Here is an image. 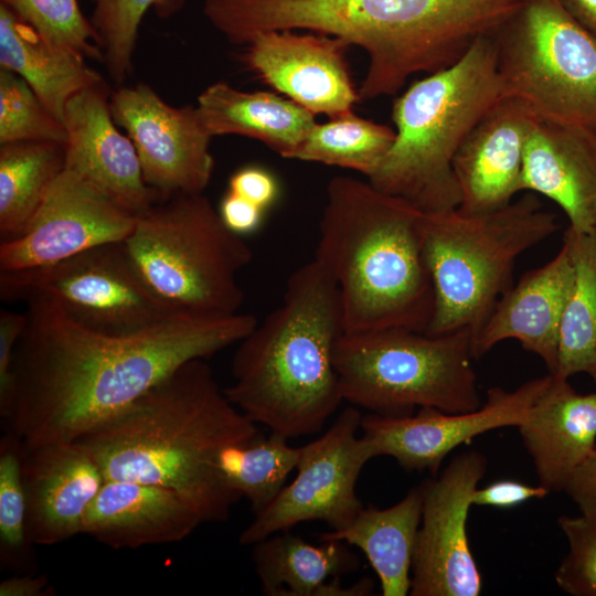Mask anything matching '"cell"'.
I'll list each match as a JSON object with an SVG mask.
<instances>
[{"label":"cell","instance_id":"cell-42","mask_svg":"<svg viewBox=\"0 0 596 596\" xmlns=\"http://www.w3.org/2000/svg\"><path fill=\"white\" fill-rule=\"evenodd\" d=\"M563 491L581 514L596 518V448L575 469Z\"/></svg>","mask_w":596,"mask_h":596},{"label":"cell","instance_id":"cell-33","mask_svg":"<svg viewBox=\"0 0 596 596\" xmlns=\"http://www.w3.org/2000/svg\"><path fill=\"white\" fill-rule=\"evenodd\" d=\"M24 450L21 439L6 432L0 440V565L15 574L38 571L35 544L28 531L22 478Z\"/></svg>","mask_w":596,"mask_h":596},{"label":"cell","instance_id":"cell-38","mask_svg":"<svg viewBox=\"0 0 596 596\" xmlns=\"http://www.w3.org/2000/svg\"><path fill=\"white\" fill-rule=\"evenodd\" d=\"M25 321V312L6 309L0 312V416L3 419L10 408L15 348Z\"/></svg>","mask_w":596,"mask_h":596},{"label":"cell","instance_id":"cell-3","mask_svg":"<svg viewBox=\"0 0 596 596\" xmlns=\"http://www.w3.org/2000/svg\"><path fill=\"white\" fill-rule=\"evenodd\" d=\"M524 0H233L240 36L308 30L359 45L369 56L360 100L398 93L409 76L460 61Z\"/></svg>","mask_w":596,"mask_h":596},{"label":"cell","instance_id":"cell-44","mask_svg":"<svg viewBox=\"0 0 596 596\" xmlns=\"http://www.w3.org/2000/svg\"><path fill=\"white\" fill-rule=\"evenodd\" d=\"M568 13L596 36V0H560Z\"/></svg>","mask_w":596,"mask_h":596},{"label":"cell","instance_id":"cell-13","mask_svg":"<svg viewBox=\"0 0 596 596\" xmlns=\"http://www.w3.org/2000/svg\"><path fill=\"white\" fill-rule=\"evenodd\" d=\"M486 470L487 459L481 453L465 451L421 485L423 508L409 595L478 596L482 590L467 520L473 492Z\"/></svg>","mask_w":596,"mask_h":596},{"label":"cell","instance_id":"cell-26","mask_svg":"<svg viewBox=\"0 0 596 596\" xmlns=\"http://www.w3.org/2000/svg\"><path fill=\"white\" fill-rule=\"evenodd\" d=\"M198 111L209 132L256 139L292 159L317 124L312 113L270 92H243L227 83L207 86L198 97Z\"/></svg>","mask_w":596,"mask_h":596},{"label":"cell","instance_id":"cell-22","mask_svg":"<svg viewBox=\"0 0 596 596\" xmlns=\"http://www.w3.org/2000/svg\"><path fill=\"white\" fill-rule=\"evenodd\" d=\"M521 192L556 203L572 230H596V134L535 118L524 148Z\"/></svg>","mask_w":596,"mask_h":596},{"label":"cell","instance_id":"cell-34","mask_svg":"<svg viewBox=\"0 0 596 596\" xmlns=\"http://www.w3.org/2000/svg\"><path fill=\"white\" fill-rule=\"evenodd\" d=\"M91 22L97 33L104 64L121 84L132 71V55L145 13L153 8L161 18L178 12L187 0H93Z\"/></svg>","mask_w":596,"mask_h":596},{"label":"cell","instance_id":"cell-2","mask_svg":"<svg viewBox=\"0 0 596 596\" xmlns=\"http://www.w3.org/2000/svg\"><path fill=\"white\" fill-rule=\"evenodd\" d=\"M258 429L225 395L205 359L180 365L77 441L106 480L159 486L179 493L202 522H224L241 499L216 458Z\"/></svg>","mask_w":596,"mask_h":596},{"label":"cell","instance_id":"cell-35","mask_svg":"<svg viewBox=\"0 0 596 596\" xmlns=\"http://www.w3.org/2000/svg\"><path fill=\"white\" fill-rule=\"evenodd\" d=\"M1 3L53 45L104 62L97 33L77 0H1Z\"/></svg>","mask_w":596,"mask_h":596},{"label":"cell","instance_id":"cell-41","mask_svg":"<svg viewBox=\"0 0 596 596\" xmlns=\"http://www.w3.org/2000/svg\"><path fill=\"white\" fill-rule=\"evenodd\" d=\"M217 211L225 226L243 237L260 226L265 210L227 191Z\"/></svg>","mask_w":596,"mask_h":596},{"label":"cell","instance_id":"cell-16","mask_svg":"<svg viewBox=\"0 0 596 596\" xmlns=\"http://www.w3.org/2000/svg\"><path fill=\"white\" fill-rule=\"evenodd\" d=\"M136 214L64 167L18 236L0 243V272L51 265L89 248L124 242Z\"/></svg>","mask_w":596,"mask_h":596},{"label":"cell","instance_id":"cell-7","mask_svg":"<svg viewBox=\"0 0 596 596\" xmlns=\"http://www.w3.org/2000/svg\"><path fill=\"white\" fill-rule=\"evenodd\" d=\"M560 228L534 193L489 212L423 214L421 238L434 288L429 334L478 333L511 286L518 258Z\"/></svg>","mask_w":596,"mask_h":596},{"label":"cell","instance_id":"cell-10","mask_svg":"<svg viewBox=\"0 0 596 596\" xmlns=\"http://www.w3.org/2000/svg\"><path fill=\"white\" fill-rule=\"evenodd\" d=\"M492 38L503 97L596 134V36L560 0H524Z\"/></svg>","mask_w":596,"mask_h":596},{"label":"cell","instance_id":"cell-21","mask_svg":"<svg viewBox=\"0 0 596 596\" xmlns=\"http://www.w3.org/2000/svg\"><path fill=\"white\" fill-rule=\"evenodd\" d=\"M534 120L521 102L502 97L473 127L453 163L460 209L498 210L521 192L524 148Z\"/></svg>","mask_w":596,"mask_h":596},{"label":"cell","instance_id":"cell-14","mask_svg":"<svg viewBox=\"0 0 596 596\" xmlns=\"http://www.w3.org/2000/svg\"><path fill=\"white\" fill-rule=\"evenodd\" d=\"M109 105L136 148L147 185L160 200L203 193L214 169L213 136L196 107L171 106L145 83L120 86L110 93Z\"/></svg>","mask_w":596,"mask_h":596},{"label":"cell","instance_id":"cell-23","mask_svg":"<svg viewBox=\"0 0 596 596\" xmlns=\"http://www.w3.org/2000/svg\"><path fill=\"white\" fill-rule=\"evenodd\" d=\"M202 522L175 491L126 480H106L91 503L82 534L114 549L180 542Z\"/></svg>","mask_w":596,"mask_h":596},{"label":"cell","instance_id":"cell-20","mask_svg":"<svg viewBox=\"0 0 596 596\" xmlns=\"http://www.w3.org/2000/svg\"><path fill=\"white\" fill-rule=\"evenodd\" d=\"M573 283L574 265L563 243L555 257L528 270L500 296L471 339L473 358L483 356L502 341L517 340L524 350L538 355L553 374L562 317Z\"/></svg>","mask_w":596,"mask_h":596},{"label":"cell","instance_id":"cell-11","mask_svg":"<svg viewBox=\"0 0 596 596\" xmlns=\"http://www.w3.org/2000/svg\"><path fill=\"white\" fill-rule=\"evenodd\" d=\"M49 298L79 324L104 333L128 334L175 311L158 299L136 270L124 242L107 243L64 260L0 272V297Z\"/></svg>","mask_w":596,"mask_h":596},{"label":"cell","instance_id":"cell-19","mask_svg":"<svg viewBox=\"0 0 596 596\" xmlns=\"http://www.w3.org/2000/svg\"><path fill=\"white\" fill-rule=\"evenodd\" d=\"M22 478L30 540L45 546L82 533L85 514L106 481L77 441L25 447Z\"/></svg>","mask_w":596,"mask_h":596},{"label":"cell","instance_id":"cell-6","mask_svg":"<svg viewBox=\"0 0 596 596\" xmlns=\"http://www.w3.org/2000/svg\"><path fill=\"white\" fill-rule=\"evenodd\" d=\"M502 97L496 44L486 36L456 64L425 75L394 100L395 139L368 181L425 213L458 207L455 156Z\"/></svg>","mask_w":596,"mask_h":596},{"label":"cell","instance_id":"cell-24","mask_svg":"<svg viewBox=\"0 0 596 596\" xmlns=\"http://www.w3.org/2000/svg\"><path fill=\"white\" fill-rule=\"evenodd\" d=\"M518 429L539 485L562 492L596 448V393H578L568 379L551 374Z\"/></svg>","mask_w":596,"mask_h":596},{"label":"cell","instance_id":"cell-5","mask_svg":"<svg viewBox=\"0 0 596 596\" xmlns=\"http://www.w3.org/2000/svg\"><path fill=\"white\" fill-rule=\"evenodd\" d=\"M342 332L337 285L312 258L291 273L279 306L237 343L225 395L287 438L320 432L343 402L334 365Z\"/></svg>","mask_w":596,"mask_h":596},{"label":"cell","instance_id":"cell-9","mask_svg":"<svg viewBox=\"0 0 596 596\" xmlns=\"http://www.w3.org/2000/svg\"><path fill=\"white\" fill-rule=\"evenodd\" d=\"M471 334L402 328L342 332L334 365L343 401L371 413L403 416L416 407L446 413L478 408Z\"/></svg>","mask_w":596,"mask_h":596},{"label":"cell","instance_id":"cell-18","mask_svg":"<svg viewBox=\"0 0 596 596\" xmlns=\"http://www.w3.org/2000/svg\"><path fill=\"white\" fill-rule=\"evenodd\" d=\"M106 82L75 94L66 104L65 167L77 172L136 215L160 200L147 185L136 148L121 134Z\"/></svg>","mask_w":596,"mask_h":596},{"label":"cell","instance_id":"cell-27","mask_svg":"<svg viewBox=\"0 0 596 596\" xmlns=\"http://www.w3.org/2000/svg\"><path fill=\"white\" fill-rule=\"evenodd\" d=\"M0 65L23 78L62 123L65 106L75 94L105 82L83 55L47 42L3 3Z\"/></svg>","mask_w":596,"mask_h":596},{"label":"cell","instance_id":"cell-25","mask_svg":"<svg viewBox=\"0 0 596 596\" xmlns=\"http://www.w3.org/2000/svg\"><path fill=\"white\" fill-rule=\"evenodd\" d=\"M311 544L298 535L275 533L253 544L252 560L268 596H362L370 595L374 584L363 578L343 587L339 577L360 567L358 556L342 541Z\"/></svg>","mask_w":596,"mask_h":596},{"label":"cell","instance_id":"cell-28","mask_svg":"<svg viewBox=\"0 0 596 596\" xmlns=\"http://www.w3.org/2000/svg\"><path fill=\"white\" fill-rule=\"evenodd\" d=\"M422 508L419 485L392 507L363 508L345 528L320 533L318 538L319 541H342L360 549L379 577L382 595L406 596L411 590Z\"/></svg>","mask_w":596,"mask_h":596},{"label":"cell","instance_id":"cell-15","mask_svg":"<svg viewBox=\"0 0 596 596\" xmlns=\"http://www.w3.org/2000/svg\"><path fill=\"white\" fill-rule=\"evenodd\" d=\"M550 379L549 373L512 391L490 387L486 401L466 413L433 407L403 416L370 413L361 419V438L372 458L391 456L405 470H428L436 476L446 456L457 447L497 428L518 427Z\"/></svg>","mask_w":596,"mask_h":596},{"label":"cell","instance_id":"cell-32","mask_svg":"<svg viewBox=\"0 0 596 596\" xmlns=\"http://www.w3.org/2000/svg\"><path fill=\"white\" fill-rule=\"evenodd\" d=\"M395 139V129L351 111L316 124L292 159L351 169L366 177Z\"/></svg>","mask_w":596,"mask_h":596},{"label":"cell","instance_id":"cell-12","mask_svg":"<svg viewBox=\"0 0 596 596\" xmlns=\"http://www.w3.org/2000/svg\"><path fill=\"white\" fill-rule=\"evenodd\" d=\"M361 419L359 409L348 406L324 434L301 446L295 479L255 514L240 534L241 544L253 545L302 522L321 521L340 530L353 521L363 509L356 481L372 459L366 444L356 436Z\"/></svg>","mask_w":596,"mask_h":596},{"label":"cell","instance_id":"cell-1","mask_svg":"<svg viewBox=\"0 0 596 596\" xmlns=\"http://www.w3.org/2000/svg\"><path fill=\"white\" fill-rule=\"evenodd\" d=\"M7 432L26 448L71 443L188 361L237 344L255 316L177 312L128 334L88 329L46 297H26Z\"/></svg>","mask_w":596,"mask_h":596},{"label":"cell","instance_id":"cell-17","mask_svg":"<svg viewBox=\"0 0 596 596\" xmlns=\"http://www.w3.org/2000/svg\"><path fill=\"white\" fill-rule=\"evenodd\" d=\"M243 60L265 83L313 115L351 111L360 100L345 60L343 40L294 30L255 33Z\"/></svg>","mask_w":596,"mask_h":596},{"label":"cell","instance_id":"cell-40","mask_svg":"<svg viewBox=\"0 0 596 596\" xmlns=\"http://www.w3.org/2000/svg\"><path fill=\"white\" fill-rule=\"evenodd\" d=\"M551 493L543 486H531L517 480H497L477 488L472 504L494 508H512L531 499H543Z\"/></svg>","mask_w":596,"mask_h":596},{"label":"cell","instance_id":"cell-43","mask_svg":"<svg viewBox=\"0 0 596 596\" xmlns=\"http://www.w3.org/2000/svg\"><path fill=\"white\" fill-rule=\"evenodd\" d=\"M56 592L45 575L15 574L0 582V596H53Z\"/></svg>","mask_w":596,"mask_h":596},{"label":"cell","instance_id":"cell-39","mask_svg":"<svg viewBox=\"0 0 596 596\" xmlns=\"http://www.w3.org/2000/svg\"><path fill=\"white\" fill-rule=\"evenodd\" d=\"M228 191L266 210L278 195V184L269 171L247 166L231 175Z\"/></svg>","mask_w":596,"mask_h":596},{"label":"cell","instance_id":"cell-37","mask_svg":"<svg viewBox=\"0 0 596 596\" xmlns=\"http://www.w3.org/2000/svg\"><path fill=\"white\" fill-rule=\"evenodd\" d=\"M557 522L568 552L555 572L556 584L572 596H596V518L563 515Z\"/></svg>","mask_w":596,"mask_h":596},{"label":"cell","instance_id":"cell-31","mask_svg":"<svg viewBox=\"0 0 596 596\" xmlns=\"http://www.w3.org/2000/svg\"><path fill=\"white\" fill-rule=\"evenodd\" d=\"M288 438L270 432L224 447L216 458L223 481L245 497L254 514L267 508L286 486L288 475L297 468L301 447H292Z\"/></svg>","mask_w":596,"mask_h":596},{"label":"cell","instance_id":"cell-4","mask_svg":"<svg viewBox=\"0 0 596 596\" xmlns=\"http://www.w3.org/2000/svg\"><path fill=\"white\" fill-rule=\"evenodd\" d=\"M423 214L369 181H329L313 258L337 285L343 332H426L434 288L422 247Z\"/></svg>","mask_w":596,"mask_h":596},{"label":"cell","instance_id":"cell-30","mask_svg":"<svg viewBox=\"0 0 596 596\" xmlns=\"http://www.w3.org/2000/svg\"><path fill=\"white\" fill-rule=\"evenodd\" d=\"M563 243L574 265V283L562 317L557 365L553 375L584 373L596 382V230L567 227Z\"/></svg>","mask_w":596,"mask_h":596},{"label":"cell","instance_id":"cell-29","mask_svg":"<svg viewBox=\"0 0 596 596\" xmlns=\"http://www.w3.org/2000/svg\"><path fill=\"white\" fill-rule=\"evenodd\" d=\"M65 143L19 141L0 145L1 241L21 234L65 167Z\"/></svg>","mask_w":596,"mask_h":596},{"label":"cell","instance_id":"cell-36","mask_svg":"<svg viewBox=\"0 0 596 596\" xmlns=\"http://www.w3.org/2000/svg\"><path fill=\"white\" fill-rule=\"evenodd\" d=\"M64 124L15 73L0 70V145L19 141L66 143Z\"/></svg>","mask_w":596,"mask_h":596},{"label":"cell","instance_id":"cell-8","mask_svg":"<svg viewBox=\"0 0 596 596\" xmlns=\"http://www.w3.org/2000/svg\"><path fill=\"white\" fill-rule=\"evenodd\" d=\"M143 283L175 312H240V272L252 251L203 193L162 199L137 214L124 241Z\"/></svg>","mask_w":596,"mask_h":596}]
</instances>
